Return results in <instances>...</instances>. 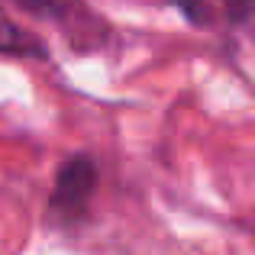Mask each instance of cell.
Wrapping results in <instances>:
<instances>
[{"instance_id": "obj_1", "label": "cell", "mask_w": 255, "mask_h": 255, "mask_svg": "<svg viewBox=\"0 0 255 255\" xmlns=\"http://www.w3.org/2000/svg\"><path fill=\"white\" fill-rule=\"evenodd\" d=\"M97 184H100L97 158L87 152H71L52 178V191L45 197V230L65 233V236L81 230L91 217Z\"/></svg>"}, {"instance_id": "obj_2", "label": "cell", "mask_w": 255, "mask_h": 255, "mask_svg": "<svg viewBox=\"0 0 255 255\" xmlns=\"http://www.w3.org/2000/svg\"><path fill=\"white\" fill-rule=\"evenodd\" d=\"M10 3L32 19L55 23L68 45L78 52H97L113 36L110 23L100 13H94L84 0H10Z\"/></svg>"}, {"instance_id": "obj_3", "label": "cell", "mask_w": 255, "mask_h": 255, "mask_svg": "<svg viewBox=\"0 0 255 255\" xmlns=\"http://www.w3.org/2000/svg\"><path fill=\"white\" fill-rule=\"evenodd\" d=\"M0 55L3 58H23V62H52V49L39 32L16 23L0 6Z\"/></svg>"}, {"instance_id": "obj_4", "label": "cell", "mask_w": 255, "mask_h": 255, "mask_svg": "<svg viewBox=\"0 0 255 255\" xmlns=\"http://www.w3.org/2000/svg\"><path fill=\"white\" fill-rule=\"evenodd\" d=\"M162 3H168L171 10H178L181 16L187 19V26H194V29H210L213 19H217L210 0H162Z\"/></svg>"}, {"instance_id": "obj_5", "label": "cell", "mask_w": 255, "mask_h": 255, "mask_svg": "<svg viewBox=\"0 0 255 255\" xmlns=\"http://www.w3.org/2000/svg\"><path fill=\"white\" fill-rule=\"evenodd\" d=\"M220 10H223V23L233 32L249 29L252 13H255V0H220Z\"/></svg>"}]
</instances>
